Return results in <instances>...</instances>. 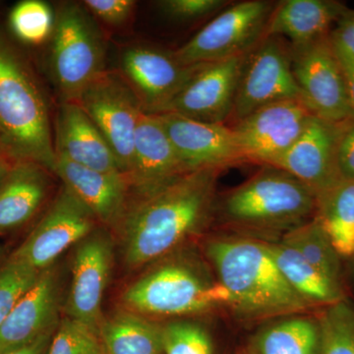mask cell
Masks as SVG:
<instances>
[{"mask_svg":"<svg viewBox=\"0 0 354 354\" xmlns=\"http://www.w3.org/2000/svg\"><path fill=\"white\" fill-rule=\"evenodd\" d=\"M332 39L335 55L339 59L342 74H344V83H346V92H348L349 102L354 111V55L337 39Z\"/></svg>","mask_w":354,"mask_h":354,"instance_id":"8d00e7d4","label":"cell"},{"mask_svg":"<svg viewBox=\"0 0 354 354\" xmlns=\"http://www.w3.org/2000/svg\"><path fill=\"white\" fill-rule=\"evenodd\" d=\"M239 354H247V353H245V351H242V353H241Z\"/></svg>","mask_w":354,"mask_h":354,"instance_id":"7bdbcfd3","label":"cell"},{"mask_svg":"<svg viewBox=\"0 0 354 354\" xmlns=\"http://www.w3.org/2000/svg\"><path fill=\"white\" fill-rule=\"evenodd\" d=\"M316 196L283 169L261 165L243 183L218 194L214 225L218 230L279 241L315 216Z\"/></svg>","mask_w":354,"mask_h":354,"instance_id":"3957f363","label":"cell"},{"mask_svg":"<svg viewBox=\"0 0 354 354\" xmlns=\"http://www.w3.org/2000/svg\"><path fill=\"white\" fill-rule=\"evenodd\" d=\"M314 114L304 100L268 104L230 125L245 162L274 165L299 138Z\"/></svg>","mask_w":354,"mask_h":354,"instance_id":"8fae6325","label":"cell"},{"mask_svg":"<svg viewBox=\"0 0 354 354\" xmlns=\"http://www.w3.org/2000/svg\"><path fill=\"white\" fill-rule=\"evenodd\" d=\"M337 123L312 116L295 143L272 167L283 169L315 196L341 181L337 169Z\"/></svg>","mask_w":354,"mask_h":354,"instance_id":"ac0fdd59","label":"cell"},{"mask_svg":"<svg viewBox=\"0 0 354 354\" xmlns=\"http://www.w3.org/2000/svg\"><path fill=\"white\" fill-rule=\"evenodd\" d=\"M62 279L55 265L39 274L0 327V354L31 344L59 323Z\"/></svg>","mask_w":354,"mask_h":354,"instance_id":"e0dca14e","label":"cell"},{"mask_svg":"<svg viewBox=\"0 0 354 354\" xmlns=\"http://www.w3.org/2000/svg\"><path fill=\"white\" fill-rule=\"evenodd\" d=\"M48 354H106L99 333L65 317L58 323Z\"/></svg>","mask_w":354,"mask_h":354,"instance_id":"1f68e13d","label":"cell"},{"mask_svg":"<svg viewBox=\"0 0 354 354\" xmlns=\"http://www.w3.org/2000/svg\"><path fill=\"white\" fill-rule=\"evenodd\" d=\"M106 354H164L162 325L125 309L100 326Z\"/></svg>","mask_w":354,"mask_h":354,"instance_id":"484cf974","label":"cell"},{"mask_svg":"<svg viewBox=\"0 0 354 354\" xmlns=\"http://www.w3.org/2000/svg\"><path fill=\"white\" fill-rule=\"evenodd\" d=\"M199 65L183 64L174 51L137 46L123 51L120 74L136 95L142 111L160 114Z\"/></svg>","mask_w":354,"mask_h":354,"instance_id":"4fadbf2b","label":"cell"},{"mask_svg":"<svg viewBox=\"0 0 354 354\" xmlns=\"http://www.w3.org/2000/svg\"><path fill=\"white\" fill-rule=\"evenodd\" d=\"M335 0H285L276 4L265 37L286 39L290 46H304L328 36L348 10Z\"/></svg>","mask_w":354,"mask_h":354,"instance_id":"7402d4cb","label":"cell"},{"mask_svg":"<svg viewBox=\"0 0 354 354\" xmlns=\"http://www.w3.org/2000/svg\"><path fill=\"white\" fill-rule=\"evenodd\" d=\"M55 153L95 171L122 174L108 141L76 102H62L60 106Z\"/></svg>","mask_w":354,"mask_h":354,"instance_id":"44dd1931","label":"cell"},{"mask_svg":"<svg viewBox=\"0 0 354 354\" xmlns=\"http://www.w3.org/2000/svg\"><path fill=\"white\" fill-rule=\"evenodd\" d=\"M346 267H344V272H346V281H349V283L354 285V258L353 259L346 262Z\"/></svg>","mask_w":354,"mask_h":354,"instance_id":"60d3db41","label":"cell"},{"mask_svg":"<svg viewBox=\"0 0 354 354\" xmlns=\"http://www.w3.org/2000/svg\"><path fill=\"white\" fill-rule=\"evenodd\" d=\"M316 313L293 314L261 324L249 339L247 354H320Z\"/></svg>","mask_w":354,"mask_h":354,"instance_id":"cb8c5ba5","label":"cell"},{"mask_svg":"<svg viewBox=\"0 0 354 354\" xmlns=\"http://www.w3.org/2000/svg\"><path fill=\"white\" fill-rule=\"evenodd\" d=\"M185 167L156 114L143 113L135 134L131 171L133 196L147 194L186 174Z\"/></svg>","mask_w":354,"mask_h":354,"instance_id":"d6986e66","label":"cell"},{"mask_svg":"<svg viewBox=\"0 0 354 354\" xmlns=\"http://www.w3.org/2000/svg\"><path fill=\"white\" fill-rule=\"evenodd\" d=\"M50 69L62 102H76L106 69V44L83 4L65 3L55 14Z\"/></svg>","mask_w":354,"mask_h":354,"instance_id":"8992f818","label":"cell"},{"mask_svg":"<svg viewBox=\"0 0 354 354\" xmlns=\"http://www.w3.org/2000/svg\"><path fill=\"white\" fill-rule=\"evenodd\" d=\"M290 50L295 82L314 115L335 123L353 118L354 111L330 34L313 43L290 46Z\"/></svg>","mask_w":354,"mask_h":354,"instance_id":"9c48e42d","label":"cell"},{"mask_svg":"<svg viewBox=\"0 0 354 354\" xmlns=\"http://www.w3.org/2000/svg\"><path fill=\"white\" fill-rule=\"evenodd\" d=\"M83 6L91 15L111 26L124 24L134 10L132 0H85Z\"/></svg>","mask_w":354,"mask_h":354,"instance_id":"d590c367","label":"cell"},{"mask_svg":"<svg viewBox=\"0 0 354 354\" xmlns=\"http://www.w3.org/2000/svg\"><path fill=\"white\" fill-rule=\"evenodd\" d=\"M0 146L12 162H34L53 174L55 143L48 104L19 55L0 36Z\"/></svg>","mask_w":354,"mask_h":354,"instance_id":"5b68a950","label":"cell"},{"mask_svg":"<svg viewBox=\"0 0 354 354\" xmlns=\"http://www.w3.org/2000/svg\"><path fill=\"white\" fill-rule=\"evenodd\" d=\"M113 242L104 228H95L75 245L66 316L99 333L102 304L113 264Z\"/></svg>","mask_w":354,"mask_h":354,"instance_id":"5bb4252c","label":"cell"},{"mask_svg":"<svg viewBox=\"0 0 354 354\" xmlns=\"http://www.w3.org/2000/svg\"><path fill=\"white\" fill-rule=\"evenodd\" d=\"M221 171L186 172L152 192L129 196L116 227L128 268L153 264L214 225L216 184Z\"/></svg>","mask_w":354,"mask_h":354,"instance_id":"6da1fadb","label":"cell"},{"mask_svg":"<svg viewBox=\"0 0 354 354\" xmlns=\"http://www.w3.org/2000/svg\"><path fill=\"white\" fill-rule=\"evenodd\" d=\"M55 15L41 0H24L16 4L9 16L15 36L24 43L39 44L51 36Z\"/></svg>","mask_w":354,"mask_h":354,"instance_id":"f546056e","label":"cell"},{"mask_svg":"<svg viewBox=\"0 0 354 354\" xmlns=\"http://www.w3.org/2000/svg\"><path fill=\"white\" fill-rule=\"evenodd\" d=\"M320 354H354V305L348 298L317 310Z\"/></svg>","mask_w":354,"mask_h":354,"instance_id":"f1b7e54d","label":"cell"},{"mask_svg":"<svg viewBox=\"0 0 354 354\" xmlns=\"http://www.w3.org/2000/svg\"><path fill=\"white\" fill-rule=\"evenodd\" d=\"M337 169L341 180H354V116L337 123Z\"/></svg>","mask_w":354,"mask_h":354,"instance_id":"e575fe53","label":"cell"},{"mask_svg":"<svg viewBox=\"0 0 354 354\" xmlns=\"http://www.w3.org/2000/svg\"><path fill=\"white\" fill-rule=\"evenodd\" d=\"M95 216L62 185L43 218L11 257L41 272L97 228Z\"/></svg>","mask_w":354,"mask_h":354,"instance_id":"7c38bea8","label":"cell"},{"mask_svg":"<svg viewBox=\"0 0 354 354\" xmlns=\"http://www.w3.org/2000/svg\"><path fill=\"white\" fill-rule=\"evenodd\" d=\"M125 309L186 319L227 312L230 298L203 252L184 246L153 263L122 295Z\"/></svg>","mask_w":354,"mask_h":354,"instance_id":"277c9868","label":"cell"},{"mask_svg":"<svg viewBox=\"0 0 354 354\" xmlns=\"http://www.w3.org/2000/svg\"><path fill=\"white\" fill-rule=\"evenodd\" d=\"M246 55L200 64L164 113L227 124L234 109Z\"/></svg>","mask_w":354,"mask_h":354,"instance_id":"9a60e30c","label":"cell"},{"mask_svg":"<svg viewBox=\"0 0 354 354\" xmlns=\"http://www.w3.org/2000/svg\"><path fill=\"white\" fill-rule=\"evenodd\" d=\"M7 158L6 153L4 152L3 149L1 148V146H0V158ZM9 160H10V158H9Z\"/></svg>","mask_w":354,"mask_h":354,"instance_id":"b9f144b4","label":"cell"},{"mask_svg":"<svg viewBox=\"0 0 354 354\" xmlns=\"http://www.w3.org/2000/svg\"><path fill=\"white\" fill-rule=\"evenodd\" d=\"M202 252L230 298L228 313L243 323L311 313L283 278L266 241L218 230L204 239Z\"/></svg>","mask_w":354,"mask_h":354,"instance_id":"7a4b0ae2","label":"cell"},{"mask_svg":"<svg viewBox=\"0 0 354 354\" xmlns=\"http://www.w3.org/2000/svg\"><path fill=\"white\" fill-rule=\"evenodd\" d=\"M53 174L95 216L100 223L116 228L124 215L130 189L121 174H109L82 167L57 153Z\"/></svg>","mask_w":354,"mask_h":354,"instance_id":"ffe728a7","label":"cell"},{"mask_svg":"<svg viewBox=\"0 0 354 354\" xmlns=\"http://www.w3.org/2000/svg\"><path fill=\"white\" fill-rule=\"evenodd\" d=\"M55 329L51 330L50 332L46 333V334L41 335L36 341L32 342L31 344H26L22 348L15 349V351H10V353L6 354H48L51 337L55 334Z\"/></svg>","mask_w":354,"mask_h":354,"instance_id":"f35d334b","label":"cell"},{"mask_svg":"<svg viewBox=\"0 0 354 354\" xmlns=\"http://www.w3.org/2000/svg\"><path fill=\"white\" fill-rule=\"evenodd\" d=\"M160 12L177 21H194L213 15L230 6L227 0H162L157 2Z\"/></svg>","mask_w":354,"mask_h":354,"instance_id":"836d02e7","label":"cell"},{"mask_svg":"<svg viewBox=\"0 0 354 354\" xmlns=\"http://www.w3.org/2000/svg\"><path fill=\"white\" fill-rule=\"evenodd\" d=\"M274 6L267 0H248L225 7L174 55L185 65L247 55L265 38Z\"/></svg>","mask_w":354,"mask_h":354,"instance_id":"52a82bcc","label":"cell"},{"mask_svg":"<svg viewBox=\"0 0 354 354\" xmlns=\"http://www.w3.org/2000/svg\"><path fill=\"white\" fill-rule=\"evenodd\" d=\"M50 174L34 162H13L0 183V232L22 227L38 213L50 190Z\"/></svg>","mask_w":354,"mask_h":354,"instance_id":"603a6c76","label":"cell"},{"mask_svg":"<svg viewBox=\"0 0 354 354\" xmlns=\"http://www.w3.org/2000/svg\"><path fill=\"white\" fill-rule=\"evenodd\" d=\"M41 272L23 261L11 257L0 268V327Z\"/></svg>","mask_w":354,"mask_h":354,"instance_id":"d6a6232c","label":"cell"},{"mask_svg":"<svg viewBox=\"0 0 354 354\" xmlns=\"http://www.w3.org/2000/svg\"><path fill=\"white\" fill-rule=\"evenodd\" d=\"M314 218L344 263L354 258V180H341L316 197Z\"/></svg>","mask_w":354,"mask_h":354,"instance_id":"4316f807","label":"cell"},{"mask_svg":"<svg viewBox=\"0 0 354 354\" xmlns=\"http://www.w3.org/2000/svg\"><path fill=\"white\" fill-rule=\"evenodd\" d=\"M279 241L297 249L310 265L335 285L346 288L344 261L315 218L290 230Z\"/></svg>","mask_w":354,"mask_h":354,"instance_id":"83f0119b","label":"cell"},{"mask_svg":"<svg viewBox=\"0 0 354 354\" xmlns=\"http://www.w3.org/2000/svg\"><path fill=\"white\" fill-rule=\"evenodd\" d=\"M266 243L288 285L315 311L348 298L346 288L326 279L297 249L281 241Z\"/></svg>","mask_w":354,"mask_h":354,"instance_id":"d4e9b609","label":"cell"},{"mask_svg":"<svg viewBox=\"0 0 354 354\" xmlns=\"http://www.w3.org/2000/svg\"><path fill=\"white\" fill-rule=\"evenodd\" d=\"M164 354H215L213 337L196 321L180 319L162 325Z\"/></svg>","mask_w":354,"mask_h":354,"instance_id":"4dcf8cb0","label":"cell"},{"mask_svg":"<svg viewBox=\"0 0 354 354\" xmlns=\"http://www.w3.org/2000/svg\"><path fill=\"white\" fill-rule=\"evenodd\" d=\"M297 99L301 94L291 68L290 46L277 37H265L247 53L230 120L235 123L268 104Z\"/></svg>","mask_w":354,"mask_h":354,"instance_id":"30bf717a","label":"cell"},{"mask_svg":"<svg viewBox=\"0 0 354 354\" xmlns=\"http://www.w3.org/2000/svg\"><path fill=\"white\" fill-rule=\"evenodd\" d=\"M330 36L354 55V10L348 9L335 23Z\"/></svg>","mask_w":354,"mask_h":354,"instance_id":"74e56055","label":"cell"},{"mask_svg":"<svg viewBox=\"0 0 354 354\" xmlns=\"http://www.w3.org/2000/svg\"><path fill=\"white\" fill-rule=\"evenodd\" d=\"M12 164V160H9V158H0V183H1L4 176H6L7 172L9 171Z\"/></svg>","mask_w":354,"mask_h":354,"instance_id":"ab89813d","label":"cell"},{"mask_svg":"<svg viewBox=\"0 0 354 354\" xmlns=\"http://www.w3.org/2000/svg\"><path fill=\"white\" fill-rule=\"evenodd\" d=\"M77 104L99 128L127 179L133 165L135 134L144 113L121 74L104 71L84 90Z\"/></svg>","mask_w":354,"mask_h":354,"instance_id":"ba28073f","label":"cell"},{"mask_svg":"<svg viewBox=\"0 0 354 354\" xmlns=\"http://www.w3.org/2000/svg\"><path fill=\"white\" fill-rule=\"evenodd\" d=\"M186 171L221 169L243 164L232 127L201 122L179 114H156Z\"/></svg>","mask_w":354,"mask_h":354,"instance_id":"2e32d148","label":"cell"}]
</instances>
